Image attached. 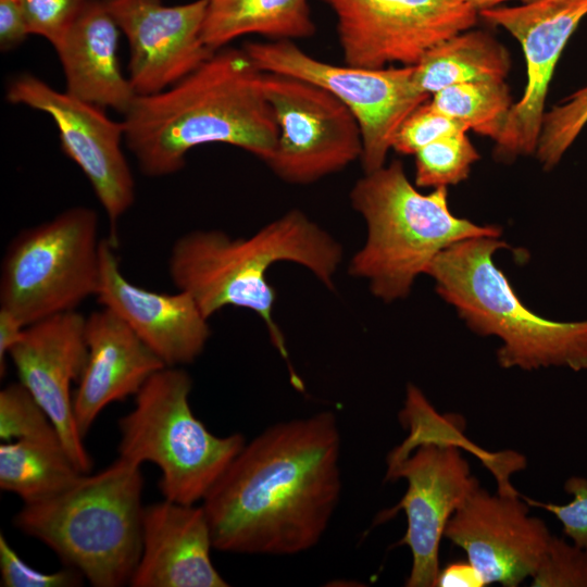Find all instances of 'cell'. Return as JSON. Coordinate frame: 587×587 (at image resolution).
<instances>
[{"instance_id":"cell-34","label":"cell","mask_w":587,"mask_h":587,"mask_svg":"<svg viewBox=\"0 0 587 587\" xmlns=\"http://www.w3.org/2000/svg\"><path fill=\"white\" fill-rule=\"evenodd\" d=\"M30 34L17 0H0V48L9 51L20 46Z\"/></svg>"},{"instance_id":"cell-31","label":"cell","mask_w":587,"mask_h":587,"mask_svg":"<svg viewBox=\"0 0 587 587\" xmlns=\"http://www.w3.org/2000/svg\"><path fill=\"white\" fill-rule=\"evenodd\" d=\"M0 585L2 587H76L84 583L83 575L66 566L45 573L26 563L0 534Z\"/></svg>"},{"instance_id":"cell-20","label":"cell","mask_w":587,"mask_h":587,"mask_svg":"<svg viewBox=\"0 0 587 587\" xmlns=\"http://www.w3.org/2000/svg\"><path fill=\"white\" fill-rule=\"evenodd\" d=\"M88 358L73 395L77 428L87 435L109 404L134 396L163 361L114 312L103 308L86 317Z\"/></svg>"},{"instance_id":"cell-29","label":"cell","mask_w":587,"mask_h":587,"mask_svg":"<svg viewBox=\"0 0 587 587\" xmlns=\"http://www.w3.org/2000/svg\"><path fill=\"white\" fill-rule=\"evenodd\" d=\"M530 586L587 587V548L551 536Z\"/></svg>"},{"instance_id":"cell-6","label":"cell","mask_w":587,"mask_h":587,"mask_svg":"<svg viewBox=\"0 0 587 587\" xmlns=\"http://www.w3.org/2000/svg\"><path fill=\"white\" fill-rule=\"evenodd\" d=\"M500 249L510 246L496 236L462 239L441 250L425 274L471 330L502 340L500 366L587 370V319L551 321L527 309L494 262Z\"/></svg>"},{"instance_id":"cell-33","label":"cell","mask_w":587,"mask_h":587,"mask_svg":"<svg viewBox=\"0 0 587 587\" xmlns=\"http://www.w3.org/2000/svg\"><path fill=\"white\" fill-rule=\"evenodd\" d=\"M564 491L573 496L566 504L544 503L522 497L529 507H539L552 513L562 524L563 533L579 548H587V478L571 476Z\"/></svg>"},{"instance_id":"cell-27","label":"cell","mask_w":587,"mask_h":587,"mask_svg":"<svg viewBox=\"0 0 587 587\" xmlns=\"http://www.w3.org/2000/svg\"><path fill=\"white\" fill-rule=\"evenodd\" d=\"M587 124V85L546 111L535 151L545 171L555 167Z\"/></svg>"},{"instance_id":"cell-10","label":"cell","mask_w":587,"mask_h":587,"mask_svg":"<svg viewBox=\"0 0 587 587\" xmlns=\"http://www.w3.org/2000/svg\"><path fill=\"white\" fill-rule=\"evenodd\" d=\"M263 89L278 126L275 150L264 163L278 178L308 185L360 161V125L328 90L275 73H263Z\"/></svg>"},{"instance_id":"cell-9","label":"cell","mask_w":587,"mask_h":587,"mask_svg":"<svg viewBox=\"0 0 587 587\" xmlns=\"http://www.w3.org/2000/svg\"><path fill=\"white\" fill-rule=\"evenodd\" d=\"M263 73L304 79L328 90L355 116L362 134L364 173L386 164L403 121L429 100L414 83V66L366 68L313 58L292 40L246 42L242 47Z\"/></svg>"},{"instance_id":"cell-3","label":"cell","mask_w":587,"mask_h":587,"mask_svg":"<svg viewBox=\"0 0 587 587\" xmlns=\"http://www.w3.org/2000/svg\"><path fill=\"white\" fill-rule=\"evenodd\" d=\"M341 260V245L330 234L300 210H290L248 238L216 229L186 233L173 243L167 268L177 290L189 294L208 319L226 307L259 315L287 360L285 337L273 316L276 289L267 280L268 270L294 262L334 289Z\"/></svg>"},{"instance_id":"cell-17","label":"cell","mask_w":587,"mask_h":587,"mask_svg":"<svg viewBox=\"0 0 587 587\" xmlns=\"http://www.w3.org/2000/svg\"><path fill=\"white\" fill-rule=\"evenodd\" d=\"M86 317L76 310L55 314L25 327L11 358L20 383L50 417L78 470L87 474L92 461L73 410L72 383H78L88 358Z\"/></svg>"},{"instance_id":"cell-37","label":"cell","mask_w":587,"mask_h":587,"mask_svg":"<svg viewBox=\"0 0 587 587\" xmlns=\"http://www.w3.org/2000/svg\"><path fill=\"white\" fill-rule=\"evenodd\" d=\"M469 4H471L474 9H476L478 12L485 9L498 7L501 3L508 2V1H519L521 3H530L537 0H464Z\"/></svg>"},{"instance_id":"cell-25","label":"cell","mask_w":587,"mask_h":587,"mask_svg":"<svg viewBox=\"0 0 587 587\" xmlns=\"http://www.w3.org/2000/svg\"><path fill=\"white\" fill-rule=\"evenodd\" d=\"M432 104L467 130L497 140L514 104L504 80L467 82L434 93Z\"/></svg>"},{"instance_id":"cell-21","label":"cell","mask_w":587,"mask_h":587,"mask_svg":"<svg viewBox=\"0 0 587 587\" xmlns=\"http://www.w3.org/2000/svg\"><path fill=\"white\" fill-rule=\"evenodd\" d=\"M120 30L103 0H87L54 49L70 95L125 114L137 95L121 71Z\"/></svg>"},{"instance_id":"cell-1","label":"cell","mask_w":587,"mask_h":587,"mask_svg":"<svg viewBox=\"0 0 587 587\" xmlns=\"http://www.w3.org/2000/svg\"><path fill=\"white\" fill-rule=\"evenodd\" d=\"M340 449L330 411L273 424L246 442L200 503L214 549L280 557L315 547L339 502Z\"/></svg>"},{"instance_id":"cell-4","label":"cell","mask_w":587,"mask_h":587,"mask_svg":"<svg viewBox=\"0 0 587 587\" xmlns=\"http://www.w3.org/2000/svg\"><path fill=\"white\" fill-rule=\"evenodd\" d=\"M142 489L140 465L118 457L61 492L23 504L12 523L92 586L129 585L141 553Z\"/></svg>"},{"instance_id":"cell-16","label":"cell","mask_w":587,"mask_h":587,"mask_svg":"<svg viewBox=\"0 0 587 587\" xmlns=\"http://www.w3.org/2000/svg\"><path fill=\"white\" fill-rule=\"evenodd\" d=\"M208 1L168 7L161 0H103L128 39V79L137 96L165 90L215 52L202 39Z\"/></svg>"},{"instance_id":"cell-5","label":"cell","mask_w":587,"mask_h":587,"mask_svg":"<svg viewBox=\"0 0 587 587\" xmlns=\"http://www.w3.org/2000/svg\"><path fill=\"white\" fill-rule=\"evenodd\" d=\"M349 197L367 229L364 245L350 259L349 274L366 280L372 295L385 302L405 298L416 277L448 246L501 235L496 225L454 216L447 187L420 192L397 160L364 173Z\"/></svg>"},{"instance_id":"cell-11","label":"cell","mask_w":587,"mask_h":587,"mask_svg":"<svg viewBox=\"0 0 587 587\" xmlns=\"http://www.w3.org/2000/svg\"><path fill=\"white\" fill-rule=\"evenodd\" d=\"M336 16L346 64L414 66L433 47L475 26L464 0H321Z\"/></svg>"},{"instance_id":"cell-32","label":"cell","mask_w":587,"mask_h":587,"mask_svg":"<svg viewBox=\"0 0 587 587\" xmlns=\"http://www.w3.org/2000/svg\"><path fill=\"white\" fill-rule=\"evenodd\" d=\"M30 34L55 47L87 0H17Z\"/></svg>"},{"instance_id":"cell-23","label":"cell","mask_w":587,"mask_h":587,"mask_svg":"<svg viewBox=\"0 0 587 587\" xmlns=\"http://www.w3.org/2000/svg\"><path fill=\"white\" fill-rule=\"evenodd\" d=\"M510 68L505 47L490 34L470 28L429 49L414 65L413 77L421 92L433 96L461 83L502 82Z\"/></svg>"},{"instance_id":"cell-14","label":"cell","mask_w":587,"mask_h":587,"mask_svg":"<svg viewBox=\"0 0 587 587\" xmlns=\"http://www.w3.org/2000/svg\"><path fill=\"white\" fill-rule=\"evenodd\" d=\"M478 14L508 30L521 43L526 62L523 96L512 105L494 154L503 162L535 154L552 75L569 39L587 16V0H537Z\"/></svg>"},{"instance_id":"cell-24","label":"cell","mask_w":587,"mask_h":587,"mask_svg":"<svg viewBox=\"0 0 587 587\" xmlns=\"http://www.w3.org/2000/svg\"><path fill=\"white\" fill-rule=\"evenodd\" d=\"M83 474L59 436L0 445V488L17 496L23 504L61 492Z\"/></svg>"},{"instance_id":"cell-12","label":"cell","mask_w":587,"mask_h":587,"mask_svg":"<svg viewBox=\"0 0 587 587\" xmlns=\"http://www.w3.org/2000/svg\"><path fill=\"white\" fill-rule=\"evenodd\" d=\"M387 480L403 478L408 488L391 509L378 514L376 523L391 519L398 511L407 515V530L398 546L412 553L408 587H435L440 571L439 544L449 519L479 487L470 464L455 444L425 441L399 461L387 463Z\"/></svg>"},{"instance_id":"cell-26","label":"cell","mask_w":587,"mask_h":587,"mask_svg":"<svg viewBox=\"0 0 587 587\" xmlns=\"http://www.w3.org/2000/svg\"><path fill=\"white\" fill-rule=\"evenodd\" d=\"M415 186L447 187L467 178L479 154L466 132L439 138L415 154Z\"/></svg>"},{"instance_id":"cell-22","label":"cell","mask_w":587,"mask_h":587,"mask_svg":"<svg viewBox=\"0 0 587 587\" xmlns=\"http://www.w3.org/2000/svg\"><path fill=\"white\" fill-rule=\"evenodd\" d=\"M315 32L308 0H209L202 39L217 51L245 35L275 41L304 39Z\"/></svg>"},{"instance_id":"cell-30","label":"cell","mask_w":587,"mask_h":587,"mask_svg":"<svg viewBox=\"0 0 587 587\" xmlns=\"http://www.w3.org/2000/svg\"><path fill=\"white\" fill-rule=\"evenodd\" d=\"M461 132L467 129L427 100L403 121L394 138L392 149L401 154H415L430 142Z\"/></svg>"},{"instance_id":"cell-19","label":"cell","mask_w":587,"mask_h":587,"mask_svg":"<svg viewBox=\"0 0 587 587\" xmlns=\"http://www.w3.org/2000/svg\"><path fill=\"white\" fill-rule=\"evenodd\" d=\"M211 528L202 505L167 499L143 507L141 553L133 587H226L211 560Z\"/></svg>"},{"instance_id":"cell-28","label":"cell","mask_w":587,"mask_h":587,"mask_svg":"<svg viewBox=\"0 0 587 587\" xmlns=\"http://www.w3.org/2000/svg\"><path fill=\"white\" fill-rule=\"evenodd\" d=\"M55 436L60 437L50 417L20 382L9 384L0 391L2 441Z\"/></svg>"},{"instance_id":"cell-7","label":"cell","mask_w":587,"mask_h":587,"mask_svg":"<svg viewBox=\"0 0 587 587\" xmlns=\"http://www.w3.org/2000/svg\"><path fill=\"white\" fill-rule=\"evenodd\" d=\"M192 380L179 366H166L135 395L132 411L118 420V457L155 464L164 499L201 503L246 444L235 433L216 436L192 413Z\"/></svg>"},{"instance_id":"cell-18","label":"cell","mask_w":587,"mask_h":587,"mask_svg":"<svg viewBox=\"0 0 587 587\" xmlns=\"http://www.w3.org/2000/svg\"><path fill=\"white\" fill-rule=\"evenodd\" d=\"M115 249L112 239L101 240L99 303L120 316L166 366L192 363L210 338L209 319L185 291L158 292L130 283Z\"/></svg>"},{"instance_id":"cell-15","label":"cell","mask_w":587,"mask_h":587,"mask_svg":"<svg viewBox=\"0 0 587 587\" xmlns=\"http://www.w3.org/2000/svg\"><path fill=\"white\" fill-rule=\"evenodd\" d=\"M528 507L517 494L477 487L449 519L444 537L465 551L486 585L515 587L534 575L552 536Z\"/></svg>"},{"instance_id":"cell-2","label":"cell","mask_w":587,"mask_h":587,"mask_svg":"<svg viewBox=\"0 0 587 587\" xmlns=\"http://www.w3.org/2000/svg\"><path fill=\"white\" fill-rule=\"evenodd\" d=\"M124 139L147 176L174 174L195 147L226 143L265 162L278 126L261 72L243 48H222L167 90L137 96Z\"/></svg>"},{"instance_id":"cell-13","label":"cell","mask_w":587,"mask_h":587,"mask_svg":"<svg viewBox=\"0 0 587 587\" xmlns=\"http://www.w3.org/2000/svg\"><path fill=\"white\" fill-rule=\"evenodd\" d=\"M7 99L52 117L63 152L89 180L110 220V239L116 242L115 226L135 201V182L121 147L123 122L110 120L102 108L60 92L30 74L8 84Z\"/></svg>"},{"instance_id":"cell-36","label":"cell","mask_w":587,"mask_h":587,"mask_svg":"<svg viewBox=\"0 0 587 587\" xmlns=\"http://www.w3.org/2000/svg\"><path fill=\"white\" fill-rule=\"evenodd\" d=\"M25 325L9 310L0 307V374L7 372V357L21 339Z\"/></svg>"},{"instance_id":"cell-8","label":"cell","mask_w":587,"mask_h":587,"mask_svg":"<svg viewBox=\"0 0 587 587\" xmlns=\"http://www.w3.org/2000/svg\"><path fill=\"white\" fill-rule=\"evenodd\" d=\"M101 240L97 213L86 207L24 229L2 260L0 307L25 326L76 310L97 294Z\"/></svg>"},{"instance_id":"cell-35","label":"cell","mask_w":587,"mask_h":587,"mask_svg":"<svg viewBox=\"0 0 587 587\" xmlns=\"http://www.w3.org/2000/svg\"><path fill=\"white\" fill-rule=\"evenodd\" d=\"M486 583L478 570L467 560L447 564L440 569L435 587H483Z\"/></svg>"}]
</instances>
